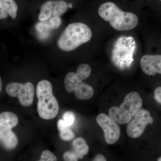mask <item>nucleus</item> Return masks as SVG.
Masks as SVG:
<instances>
[{
    "label": "nucleus",
    "mask_w": 161,
    "mask_h": 161,
    "mask_svg": "<svg viewBox=\"0 0 161 161\" xmlns=\"http://www.w3.org/2000/svg\"><path fill=\"white\" fill-rule=\"evenodd\" d=\"M3 6L7 13L14 20L17 16L18 6L14 0H1Z\"/></svg>",
    "instance_id": "14"
},
{
    "label": "nucleus",
    "mask_w": 161,
    "mask_h": 161,
    "mask_svg": "<svg viewBox=\"0 0 161 161\" xmlns=\"http://www.w3.org/2000/svg\"><path fill=\"white\" fill-rule=\"evenodd\" d=\"M91 67L87 64H82L78 67L77 72L68 73L64 79L65 88L69 93L74 92L75 97L80 100L90 99L94 95L91 86L84 82L92 73Z\"/></svg>",
    "instance_id": "3"
},
{
    "label": "nucleus",
    "mask_w": 161,
    "mask_h": 161,
    "mask_svg": "<svg viewBox=\"0 0 161 161\" xmlns=\"http://www.w3.org/2000/svg\"><path fill=\"white\" fill-rule=\"evenodd\" d=\"M38 98L37 111L39 116L44 119H52L58 115L59 104L53 94L51 83L47 80L38 82L36 89Z\"/></svg>",
    "instance_id": "4"
},
{
    "label": "nucleus",
    "mask_w": 161,
    "mask_h": 161,
    "mask_svg": "<svg viewBox=\"0 0 161 161\" xmlns=\"http://www.w3.org/2000/svg\"><path fill=\"white\" fill-rule=\"evenodd\" d=\"M143 100L137 92L127 94L119 107H112L109 110V116L119 125L128 124L142 108Z\"/></svg>",
    "instance_id": "5"
},
{
    "label": "nucleus",
    "mask_w": 161,
    "mask_h": 161,
    "mask_svg": "<svg viewBox=\"0 0 161 161\" xmlns=\"http://www.w3.org/2000/svg\"><path fill=\"white\" fill-rule=\"evenodd\" d=\"M0 144L8 150H14L17 147L18 137L12 129L0 125Z\"/></svg>",
    "instance_id": "11"
},
{
    "label": "nucleus",
    "mask_w": 161,
    "mask_h": 161,
    "mask_svg": "<svg viewBox=\"0 0 161 161\" xmlns=\"http://www.w3.org/2000/svg\"><path fill=\"white\" fill-rule=\"evenodd\" d=\"M19 122L18 116L14 113L5 112L0 113V125L9 129L16 126Z\"/></svg>",
    "instance_id": "13"
},
{
    "label": "nucleus",
    "mask_w": 161,
    "mask_h": 161,
    "mask_svg": "<svg viewBox=\"0 0 161 161\" xmlns=\"http://www.w3.org/2000/svg\"><path fill=\"white\" fill-rule=\"evenodd\" d=\"M142 70L146 75H161V55H145L140 60Z\"/></svg>",
    "instance_id": "10"
},
{
    "label": "nucleus",
    "mask_w": 161,
    "mask_h": 161,
    "mask_svg": "<svg viewBox=\"0 0 161 161\" xmlns=\"http://www.w3.org/2000/svg\"><path fill=\"white\" fill-rule=\"evenodd\" d=\"M58 130L60 132L67 129H70V127L67 125L63 119H60L58 122Z\"/></svg>",
    "instance_id": "21"
},
{
    "label": "nucleus",
    "mask_w": 161,
    "mask_h": 161,
    "mask_svg": "<svg viewBox=\"0 0 161 161\" xmlns=\"http://www.w3.org/2000/svg\"><path fill=\"white\" fill-rule=\"evenodd\" d=\"M8 14L7 13V11H6L3 3H2V1L0 0V19H6L8 17Z\"/></svg>",
    "instance_id": "23"
},
{
    "label": "nucleus",
    "mask_w": 161,
    "mask_h": 161,
    "mask_svg": "<svg viewBox=\"0 0 161 161\" xmlns=\"http://www.w3.org/2000/svg\"><path fill=\"white\" fill-rule=\"evenodd\" d=\"M60 138L64 141L72 140L75 137V134L70 129L63 130L60 132Z\"/></svg>",
    "instance_id": "16"
},
{
    "label": "nucleus",
    "mask_w": 161,
    "mask_h": 161,
    "mask_svg": "<svg viewBox=\"0 0 161 161\" xmlns=\"http://www.w3.org/2000/svg\"><path fill=\"white\" fill-rule=\"evenodd\" d=\"M63 119L67 125L69 127L71 126L75 120V115L73 112L68 111L63 115Z\"/></svg>",
    "instance_id": "17"
},
{
    "label": "nucleus",
    "mask_w": 161,
    "mask_h": 161,
    "mask_svg": "<svg viewBox=\"0 0 161 161\" xmlns=\"http://www.w3.org/2000/svg\"><path fill=\"white\" fill-rule=\"evenodd\" d=\"M153 122V118L150 112L145 109L141 108L128 123L127 134L132 138H138L143 133L146 127Z\"/></svg>",
    "instance_id": "7"
},
{
    "label": "nucleus",
    "mask_w": 161,
    "mask_h": 161,
    "mask_svg": "<svg viewBox=\"0 0 161 161\" xmlns=\"http://www.w3.org/2000/svg\"><path fill=\"white\" fill-rule=\"evenodd\" d=\"M98 16L109 23L110 26L119 31H128L135 28L139 23L137 15L131 12L125 11L112 1L101 4L98 9Z\"/></svg>",
    "instance_id": "1"
},
{
    "label": "nucleus",
    "mask_w": 161,
    "mask_h": 161,
    "mask_svg": "<svg viewBox=\"0 0 161 161\" xmlns=\"http://www.w3.org/2000/svg\"><path fill=\"white\" fill-rule=\"evenodd\" d=\"M96 121L103 130L106 142L109 145L116 143L120 135V128L117 123L104 113L99 114Z\"/></svg>",
    "instance_id": "8"
},
{
    "label": "nucleus",
    "mask_w": 161,
    "mask_h": 161,
    "mask_svg": "<svg viewBox=\"0 0 161 161\" xmlns=\"http://www.w3.org/2000/svg\"><path fill=\"white\" fill-rule=\"evenodd\" d=\"M92 37V30L86 24L80 22L70 23L58 38L57 46L61 51L69 53L88 42Z\"/></svg>",
    "instance_id": "2"
},
{
    "label": "nucleus",
    "mask_w": 161,
    "mask_h": 161,
    "mask_svg": "<svg viewBox=\"0 0 161 161\" xmlns=\"http://www.w3.org/2000/svg\"><path fill=\"white\" fill-rule=\"evenodd\" d=\"M38 161H57V157L52 152L45 150L42 152L40 159Z\"/></svg>",
    "instance_id": "15"
},
{
    "label": "nucleus",
    "mask_w": 161,
    "mask_h": 161,
    "mask_svg": "<svg viewBox=\"0 0 161 161\" xmlns=\"http://www.w3.org/2000/svg\"><path fill=\"white\" fill-rule=\"evenodd\" d=\"M68 5L64 0H49L40 8L38 19L41 22L48 21L53 17H60L68 9Z\"/></svg>",
    "instance_id": "9"
},
{
    "label": "nucleus",
    "mask_w": 161,
    "mask_h": 161,
    "mask_svg": "<svg viewBox=\"0 0 161 161\" xmlns=\"http://www.w3.org/2000/svg\"><path fill=\"white\" fill-rule=\"evenodd\" d=\"M154 98L158 103L161 104V86L158 87L154 90Z\"/></svg>",
    "instance_id": "22"
},
{
    "label": "nucleus",
    "mask_w": 161,
    "mask_h": 161,
    "mask_svg": "<svg viewBox=\"0 0 161 161\" xmlns=\"http://www.w3.org/2000/svg\"><path fill=\"white\" fill-rule=\"evenodd\" d=\"M2 88H3V81H2V78L0 77V93L2 91Z\"/></svg>",
    "instance_id": "24"
},
{
    "label": "nucleus",
    "mask_w": 161,
    "mask_h": 161,
    "mask_svg": "<svg viewBox=\"0 0 161 161\" xmlns=\"http://www.w3.org/2000/svg\"><path fill=\"white\" fill-rule=\"evenodd\" d=\"M91 161H109L108 157L104 153H98L94 156Z\"/></svg>",
    "instance_id": "20"
},
{
    "label": "nucleus",
    "mask_w": 161,
    "mask_h": 161,
    "mask_svg": "<svg viewBox=\"0 0 161 161\" xmlns=\"http://www.w3.org/2000/svg\"><path fill=\"white\" fill-rule=\"evenodd\" d=\"M73 151L76 153L79 159H83L89 152L90 148L86 141L81 137H78L74 140L72 143Z\"/></svg>",
    "instance_id": "12"
},
{
    "label": "nucleus",
    "mask_w": 161,
    "mask_h": 161,
    "mask_svg": "<svg viewBox=\"0 0 161 161\" xmlns=\"http://www.w3.org/2000/svg\"><path fill=\"white\" fill-rule=\"evenodd\" d=\"M64 161H78L79 158L74 151H67L63 153Z\"/></svg>",
    "instance_id": "18"
},
{
    "label": "nucleus",
    "mask_w": 161,
    "mask_h": 161,
    "mask_svg": "<svg viewBox=\"0 0 161 161\" xmlns=\"http://www.w3.org/2000/svg\"><path fill=\"white\" fill-rule=\"evenodd\" d=\"M61 23V19L60 17H53L48 20V24L51 28H58Z\"/></svg>",
    "instance_id": "19"
},
{
    "label": "nucleus",
    "mask_w": 161,
    "mask_h": 161,
    "mask_svg": "<svg viewBox=\"0 0 161 161\" xmlns=\"http://www.w3.org/2000/svg\"><path fill=\"white\" fill-rule=\"evenodd\" d=\"M157 161H161V156L159 157L158 158L157 160Z\"/></svg>",
    "instance_id": "25"
},
{
    "label": "nucleus",
    "mask_w": 161,
    "mask_h": 161,
    "mask_svg": "<svg viewBox=\"0 0 161 161\" xmlns=\"http://www.w3.org/2000/svg\"><path fill=\"white\" fill-rule=\"evenodd\" d=\"M6 91L10 97H17L20 104L23 106H30L33 102L35 88L31 82L25 84L10 82L6 86Z\"/></svg>",
    "instance_id": "6"
},
{
    "label": "nucleus",
    "mask_w": 161,
    "mask_h": 161,
    "mask_svg": "<svg viewBox=\"0 0 161 161\" xmlns=\"http://www.w3.org/2000/svg\"><path fill=\"white\" fill-rule=\"evenodd\" d=\"M159 1H161V0H159Z\"/></svg>",
    "instance_id": "26"
}]
</instances>
